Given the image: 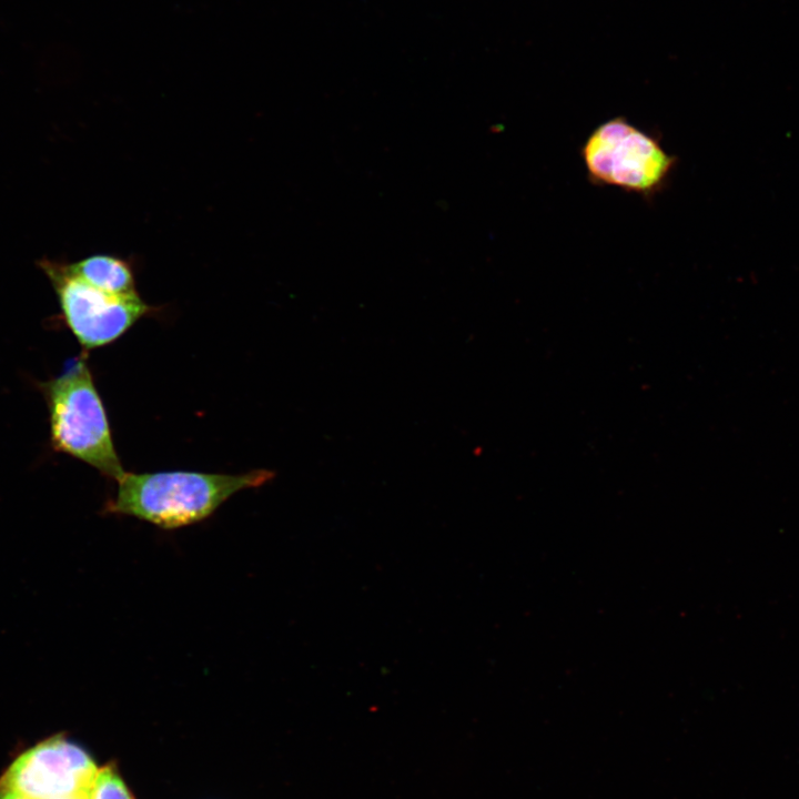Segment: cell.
<instances>
[{
  "mask_svg": "<svg viewBox=\"0 0 799 799\" xmlns=\"http://www.w3.org/2000/svg\"><path fill=\"white\" fill-rule=\"evenodd\" d=\"M274 475L267 469L236 475L124 472L115 479V494L107 502L104 512L135 517L164 529L180 528L208 518L237 492L260 487Z\"/></svg>",
  "mask_w": 799,
  "mask_h": 799,
  "instance_id": "obj_1",
  "label": "cell"
},
{
  "mask_svg": "<svg viewBox=\"0 0 799 799\" xmlns=\"http://www.w3.org/2000/svg\"><path fill=\"white\" fill-rule=\"evenodd\" d=\"M57 452L73 456L115 481L125 471L114 448L108 416L83 353L41 384Z\"/></svg>",
  "mask_w": 799,
  "mask_h": 799,
  "instance_id": "obj_2",
  "label": "cell"
},
{
  "mask_svg": "<svg viewBox=\"0 0 799 799\" xmlns=\"http://www.w3.org/2000/svg\"><path fill=\"white\" fill-rule=\"evenodd\" d=\"M579 153L591 184L618 188L646 200L666 189L678 162L656 133L623 115L598 124Z\"/></svg>",
  "mask_w": 799,
  "mask_h": 799,
  "instance_id": "obj_3",
  "label": "cell"
},
{
  "mask_svg": "<svg viewBox=\"0 0 799 799\" xmlns=\"http://www.w3.org/2000/svg\"><path fill=\"white\" fill-rule=\"evenodd\" d=\"M57 293L62 317L84 350L110 344L154 309L140 294L114 295L89 284L69 264H41Z\"/></svg>",
  "mask_w": 799,
  "mask_h": 799,
  "instance_id": "obj_4",
  "label": "cell"
},
{
  "mask_svg": "<svg viewBox=\"0 0 799 799\" xmlns=\"http://www.w3.org/2000/svg\"><path fill=\"white\" fill-rule=\"evenodd\" d=\"M98 770L82 747L60 735L22 752L4 772L0 786L28 799H52L89 792Z\"/></svg>",
  "mask_w": 799,
  "mask_h": 799,
  "instance_id": "obj_5",
  "label": "cell"
},
{
  "mask_svg": "<svg viewBox=\"0 0 799 799\" xmlns=\"http://www.w3.org/2000/svg\"><path fill=\"white\" fill-rule=\"evenodd\" d=\"M70 270L89 284L114 295L138 294L134 263L110 254L90 255L73 264Z\"/></svg>",
  "mask_w": 799,
  "mask_h": 799,
  "instance_id": "obj_6",
  "label": "cell"
},
{
  "mask_svg": "<svg viewBox=\"0 0 799 799\" xmlns=\"http://www.w3.org/2000/svg\"><path fill=\"white\" fill-rule=\"evenodd\" d=\"M89 799H133L115 765L100 768L89 791Z\"/></svg>",
  "mask_w": 799,
  "mask_h": 799,
  "instance_id": "obj_7",
  "label": "cell"
},
{
  "mask_svg": "<svg viewBox=\"0 0 799 799\" xmlns=\"http://www.w3.org/2000/svg\"><path fill=\"white\" fill-rule=\"evenodd\" d=\"M0 799H28L27 797L0 786Z\"/></svg>",
  "mask_w": 799,
  "mask_h": 799,
  "instance_id": "obj_8",
  "label": "cell"
},
{
  "mask_svg": "<svg viewBox=\"0 0 799 799\" xmlns=\"http://www.w3.org/2000/svg\"><path fill=\"white\" fill-rule=\"evenodd\" d=\"M52 799H89V792L61 796V797H57V798H52Z\"/></svg>",
  "mask_w": 799,
  "mask_h": 799,
  "instance_id": "obj_9",
  "label": "cell"
}]
</instances>
